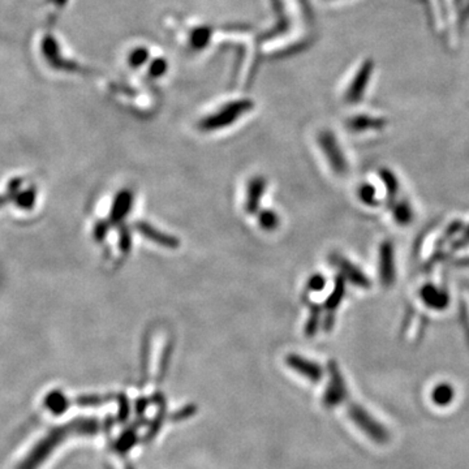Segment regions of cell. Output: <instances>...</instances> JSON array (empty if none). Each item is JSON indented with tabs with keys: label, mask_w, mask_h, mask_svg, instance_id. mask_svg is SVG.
Masks as SVG:
<instances>
[{
	"label": "cell",
	"mask_w": 469,
	"mask_h": 469,
	"mask_svg": "<svg viewBox=\"0 0 469 469\" xmlns=\"http://www.w3.org/2000/svg\"><path fill=\"white\" fill-rule=\"evenodd\" d=\"M366 76H368V71L366 69H363L360 72V76H358V80L360 82H366ZM363 84H356V85H352L351 89L348 91V97L349 99H356L358 96H360V91L363 89Z\"/></svg>",
	"instance_id": "d6986e66"
},
{
	"label": "cell",
	"mask_w": 469,
	"mask_h": 469,
	"mask_svg": "<svg viewBox=\"0 0 469 469\" xmlns=\"http://www.w3.org/2000/svg\"><path fill=\"white\" fill-rule=\"evenodd\" d=\"M337 264L339 265L341 271H343V274L347 276L348 279H349L352 283L357 284V286H361V287L368 286L366 278L357 270L356 267L354 266L352 264H349L347 259H337Z\"/></svg>",
	"instance_id": "7c38bea8"
},
{
	"label": "cell",
	"mask_w": 469,
	"mask_h": 469,
	"mask_svg": "<svg viewBox=\"0 0 469 469\" xmlns=\"http://www.w3.org/2000/svg\"><path fill=\"white\" fill-rule=\"evenodd\" d=\"M286 363H287V365L291 369L296 371L303 377H305V378L312 380V382H318V380L322 378L324 371H322V368L320 365L310 361V360H307V358L299 356L296 354L288 355L287 358H286Z\"/></svg>",
	"instance_id": "ba28073f"
},
{
	"label": "cell",
	"mask_w": 469,
	"mask_h": 469,
	"mask_svg": "<svg viewBox=\"0 0 469 469\" xmlns=\"http://www.w3.org/2000/svg\"><path fill=\"white\" fill-rule=\"evenodd\" d=\"M135 228H136V231L141 236H144L149 242L157 244L159 247L169 248V249H176V248L180 247V242H179L178 237H175V236H172L170 234H166V232H162L158 228H155V227L146 223V222H137L135 225Z\"/></svg>",
	"instance_id": "52a82bcc"
},
{
	"label": "cell",
	"mask_w": 469,
	"mask_h": 469,
	"mask_svg": "<svg viewBox=\"0 0 469 469\" xmlns=\"http://www.w3.org/2000/svg\"><path fill=\"white\" fill-rule=\"evenodd\" d=\"M253 108L252 101L242 99V101H234L231 103H227L225 107H222L218 111L209 115L200 123V128L206 132H213V130H223L234 124L236 120H239L244 113H248Z\"/></svg>",
	"instance_id": "3957f363"
},
{
	"label": "cell",
	"mask_w": 469,
	"mask_h": 469,
	"mask_svg": "<svg viewBox=\"0 0 469 469\" xmlns=\"http://www.w3.org/2000/svg\"><path fill=\"white\" fill-rule=\"evenodd\" d=\"M344 291H346V283H344V279L341 276H338L337 278V282H335V288L332 291V295L327 298L326 300V304L324 307L330 310H334L335 307H338V305L340 304V301L343 299L344 296Z\"/></svg>",
	"instance_id": "9a60e30c"
},
{
	"label": "cell",
	"mask_w": 469,
	"mask_h": 469,
	"mask_svg": "<svg viewBox=\"0 0 469 469\" xmlns=\"http://www.w3.org/2000/svg\"><path fill=\"white\" fill-rule=\"evenodd\" d=\"M329 371H330V378L332 380L329 383V388L324 392V405L327 407H332V405H337L340 403L346 397V385L343 382V378L340 375L337 365L332 363L329 366Z\"/></svg>",
	"instance_id": "9c48e42d"
},
{
	"label": "cell",
	"mask_w": 469,
	"mask_h": 469,
	"mask_svg": "<svg viewBox=\"0 0 469 469\" xmlns=\"http://www.w3.org/2000/svg\"><path fill=\"white\" fill-rule=\"evenodd\" d=\"M119 248L124 254H128L132 248V236L128 227H120L119 230Z\"/></svg>",
	"instance_id": "e0dca14e"
},
{
	"label": "cell",
	"mask_w": 469,
	"mask_h": 469,
	"mask_svg": "<svg viewBox=\"0 0 469 469\" xmlns=\"http://www.w3.org/2000/svg\"><path fill=\"white\" fill-rule=\"evenodd\" d=\"M326 286V278L321 274H315L309 278L307 281V290L309 291L320 292L322 291Z\"/></svg>",
	"instance_id": "ac0fdd59"
},
{
	"label": "cell",
	"mask_w": 469,
	"mask_h": 469,
	"mask_svg": "<svg viewBox=\"0 0 469 469\" xmlns=\"http://www.w3.org/2000/svg\"><path fill=\"white\" fill-rule=\"evenodd\" d=\"M133 206V193L130 189H123L113 197L111 203V210L108 214V223L110 225H120L124 219L128 217Z\"/></svg>",
	"instance_id": "8992f818"
},
{
	"label": "cell",
	"mask_w": 469,
	"mask_h": 469,
	"mask_svg": "<svg viewBox=\"0 0 469 469\" xmlns=\"http://www.w3.org/2000/svg\"><path fill=\"white\" fill-rule=\"evenodd\" d=\"M266 191V180L264 176H254L249 180L247 188L245 210L248 214H256L259 209V203Z\"/></svg>",
	"instance_id": "30bf717a"
},
{
	"label": "cell",
	"mask_w": 469,
	"mask_h": 469,
	"mask_svg": "<svg viewBox=\"0 0 469 469\" xmlns=\"http://www.w3.org/2000/svg\"><path fill=\"white\" fill-rule=\"evenodd\" d=\"M431 399L436 405L439 407H445V405H450L453 399V390L450 385H439L437 388L433 390L431 394Z\"/></svg>",
	"instance_id": "4fadbf2b"
},
{
	"label": "cell",
	"mask_w": 469,
	"mask_h": 469,
	"mask_svg": "<svg viewBox=\"0 0 469 469\" xmlns=\"http://www.w3.org/2000/svg\"><path fill=\"white\" fill-rule=\"evenodd\" d=\"M320 316H321V310L317 305H313L310 309V316L307 318V326H305V334L309 338L316 335L318 326H320Z\"/></svg>",
	"instance_id": "2e32d148"
},
{
	"label": "cell",
	"mask_w": 469,
	"mask_h": 469,
	"mask_svg": "<svg viewBox=\"0 0 469 469\" xmlns=\"http://www.w3.org/2000/svg\"><path fill=\"white\" fill-rule=\"evenodd\" d=\"M318 142H320V146L326 155L327 161L330 163L332 170L335 171L337 174H344L347 171V162L340 150L337 140L332 133L321 132L320 137H318Z\"/></svg>",
	"instance_id": "5b68a950"
},
{
	"label": "cell",
	"mask_w": 469,
	"mask_h": 469,
	"mask_svg": "<svg viewBox=\"0 0 469 469\" xmlns=\"http://www.w3.org/2000/svg\"><path fill=\"white\" fill-rule=\"evenodd\" d=\"M259 225L262 230H265L267 232L276 231V228L281 225V219H279V215L276 214V211H261L259 215Z\"/></svg>",
	"instance_id": "5bb4252c"
},
{
	"label": "cell",
	"mask_w": 469,
	"mask_h": 469,
	"mask_svg": "<svg viewBox=\"0 0 469 469\" xmlns=\"http://www.w3.org/2000/svg\"><path fill=\"white\" fill-rule=\"evenodd\" d=\"M349 417L374 442H377V443H386L388 442V430L383 428L378 421L374 420L372 416L366 412L364 408H361L360 405H351Z\"/></svg>",
	"instance_id": "277c9868"
},
{
	"label": "cell",
	"mask_w": 469,
	"mask_h": 469,
	"mask_svg": "<svg viewBox=\"0 0 469 469\" xmlns=\"http://www.w3.org/2000/svg\"><path fill=\"white\" fill-rule=\"evenodd\" d=\"M98 430V422L89 419H79V420L67 422L64 425H59L51 429L49 433L37 442L32 450L25 456L17 469H38L40 465L47 460L51 453L55 451L57 446L64 442L67 437L72 434H93Z\"/></svg>",
	"instance_id": "7a4b0ae2"
},
{
	"label": "cell",
	"mask_w": 469,
	"mask_h": 469,
	"mask_svg": "<svg viewBox=\"0 0 469 469\" xmlns=\"http://www.w3.org/2000/svg\"><path fill=\"white\" fill-rule=\"evenodd\" d=\"M45 405L50 412L54 413L55 416L63 414L69 408V400L63 391L60 390H52L45 397Z\"/></svg>",
	"instance_id": "8fae6325"
},
{
	"label": "cell",
	"mask_w": 469,
	"mask_h": 469,
	"mask_svg": "<svg viewBox=\"0 0 469 469\" xmlns=\"http://www.w3.org/2000/svg\"><path fill=\"white\" fill-rule=\"evenodd\" d=\"M147 57V51L145 50H137V51H133V54L130 55V64L133 67H138L140 64H142V60Z\"/></svg>",
	"instance_id": "ffe728a7"
},
{
	"label": "cell",
	"mask_w": 469,
	"mask_h": 469,
	"mask_svg": "<svg viewBox=\"0 0 469 469\" xmlns=\"http://www.w3.org/2000/svg\"><path fill=\"white\" fill-rule=\"evenodd\" d=\"M43 201V186L32 174L20 171L0 179V215L30 219L41 211Z\"/></svg>",
	"instance_id": "6da1fadb"
}]
</instances>
